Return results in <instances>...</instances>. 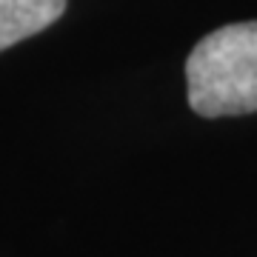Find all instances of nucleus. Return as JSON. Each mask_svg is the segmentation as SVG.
<instances>
[{
	"instance_id": "1",
	"label": "nucleus",
	"mask_w": 257,
	"mask_h": 257,
	"mask_svg": "<svg viewBox=\"0 0 257 257\" xmlns=\"http://www.w3.org/2000/svg\"><path fill=\"white\" fill-rule=\"evenodd\" d=\"M189 106L200 117L257 111V20L214 29L186 60Z\"/></svg>"
},
{
	"instance_id": "2",
	"label": "nucleus",
	"mask_w": 257,
	"mask_h": 257,
	"mask_svg": "<svg viewBox=\"0 0 257 257\" xmlns=\"http://www.w3.org/2000/svg\"><path fill=\"white\" fill-rule=\"evenodd\" d=\"M66 12V0H0V52L37 35Z\"/></svg>"
}]
</instances>
